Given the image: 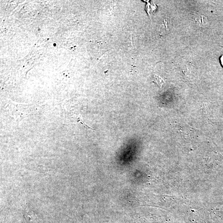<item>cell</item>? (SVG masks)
<instances>
[{
    "instance_id": "1",
    "label": "cell",
    "mask_w": 223,
    "mask_h": 223,
    "mask_svg": "<svg viewBox=\"0 0 223 223\" xmlns=\"http://www.w3.org/2000/svg\"><path fill=\"white\" fill-rule=\"evenodd\" d=\"M195 19L197 24L199 26L202 27H205V26L207 25L208 21L207 18L205 16L202 15H199L196 17Z\"/></svg>"
},
{
    "instance_id": "2",
    "label": "cell",
    "mask_w": 223,
    "mask_h": 223,
    "mask_svg": "<svg viewBox=\"0 0 223 223\" xmlns=\"http://www.w3.org/2000/svg\"><path fill=\"white\" fill-rule=\"evenodd\" d=\"M155 79H156V82H157V84L159 85L160 87H161L164 84V80L162 78L160 77V76H157V75H155Z\"/></svg>"
},
{
    "instance_id": "3",
    "label": "cell",
    "mask_w": 223,
    "mask_h": 223,
    "mask_svg": "<svg viewBox=\"0 0 223 223\" xmlns=\"http://www.w3.org/2000/svg\"><path fill=\"white\" fill-rule=\"evenodd\" d=\"M221 63H222V65L223 67V56H222L220 58Z\"/></svg>"
}]
</instances>
